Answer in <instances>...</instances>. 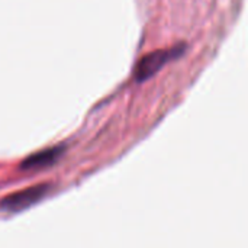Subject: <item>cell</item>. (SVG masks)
<instances>
[{
    "label": "cell",
    "mask_w": 248,
    "mask_h": 248,
    "mask_svg": "<svg viewBox=\"0 0 248 248\" xmlns=\"http://www.w3.org/2000/svg\"><path fill=\"white\" fill-rule=\"evenodd\" d=\"M49 192V185H36L19 192H15L0 201V209L7 212H19L39 202Z\"/></svg>",
    "instance_id": "cell-2"
},
{
    "label": "cell",
    "mask_w": 248,
    "mask_h": 248,
    "mask_svg": "<svg viewBox=\"0 0 248 248\" xmlns=\"http://www.w3.org/2000/svg\"><path fill=\"white\" fill-rule=\"evenodd\" d=\"M62 151H64L62 147H54V148H48V150L35 153V154L29 155L28 158H25L22 161L20 167L23 170H36V169L48 167L60 158Z\"/></svg>",
    "instance_id": "cell-3"
},
{
    "label": "cell",
    "mask_w": 248,
    "mask_h": 248,
    "mask_svg": "<svg viewBox=\"0 0 248 248\" xmlns=\"http://www.w3.org/2000/svg\"><path fill=\"white\" fill-rule=\"evenodd\" d=\"M185 46L177 45L171 49H157L153 51L141 58V61L137 64L135 68V80L137 81H145L150 77H153L166 62H169L173 58H177L183 52Z\"/></svg>",
    "instance_id": "cell-1"
}]
</instances>
